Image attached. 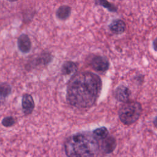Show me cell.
<instances>
[{
    "instance_id": "obj_1",
    "label": "cell",
    "mask_w": 157,
    "mask_h": 157,
    "mask_svg": "<svg viewBox=\"0 0 157 157\" xmlns=\"http://www.w3.org/2000/svg\"><path fill=\"white\" fill-rule=\"evenodd\" d=\"M102 89L99 76L91 72L75 74L68 83L66 99L68 103L78 109L93 106L97 101Z\"/></svg>"
},
{
    "instance_id": "obj_2",
    "label": "cell",
    "mask_w": 157,
    "mask_h": 157,
    "mask_svg": "<svg viewBox=\"0 0 157 157\" xmlns=\"http://www.w3.org/2000/svg\"><path fill=\"white\" fill-rule=\"evenodd\" d=\"M99 147L98 139L90 132L72 134L66 139L64 145L67 157H98Z\"/></svg>"
},
{
    "instance_id": "obj_3",
    "label": "cell",
    "mask_w": 157,
    "mask_h": 157,
    "mask_svg": "<svg viewBox=\"0 0 157 157\" xmlns=\"http://www.w3.org/2000/svg\"><path fill=\"white\" fill-rule=\"evenodd\" d=\"M142 110V106L139 102L128 101L119 109V118L123 124L130 125L135 123L139 118Z\"/></svg>"
},
{
    "instance_id": "obj_4",
    "label": "cell",
    "mask_w": 157,
    "mask_h": 157,
    "mask_svg": "<svg viewBox=\"0 0 157 157\" xmlns=\"http://www.w3.org/2000/svg\"><path fill=\"white\" fill-rule=\"evenodd\" d=\"M90 66L97 72H104L109 69L110 63L109 59L105 56L95 55L90 61Z\"/></svg>"
},
{
    "instance_id": "obj_5",
    "label": "cell",
    "mask_w": 157,
    "mask_h": 157,
    "mask_svg": "<svg viewBox=\"0 0 157 157\" xmlns=\"http://www.w3.org/2000/svg\"><path fill=\"white\" fill-rule=\"evenodd\" d=\"M110 32L115 35H120L124 33L126 29V23L121 19L117 18L113 20L108 25Z\"/></svg>"
},
{
    "instance_id": "obj_6",
    "label": "cell",
    "mask_w": 157,
    "mask_h": 157,
    "mask_svg": "<svg viewBox=\"0 0 157 157\" xmlns=\"http://www.w3.org/2000/svg\"><path fill=\"white\" fill-rule=\"evenodd\" d=\"M21 106L23 113L26 115L31 114L34 109L35 104L33 96L28 93L24 94L21 99Z\"/></svg>"
},
{
    "instance_id": "obj_7",
    "label": "cell",
    "mask_w": 157,
    "mask_h": 157,
    "mask_svg": "<svg viewBox=\"0 0 157 157\" xmlns=\"http://www.w3.org/2000/svg\"><path fill=\"white\" fill-rule=\"evenodd\" d=\"M17 46L19 50L23 53H28L31 49V42L26 34H21L17 39Z\"/></svg>"
},
{
    "instance_id": "obj_8",
    "label": "cell",
    "mask_w": 157,
    "mask_h": 157,
    "mask_svg": "<svg viewBox=\"0 0 157 157\" xmlns=\"http://www.w3.org/2000/svg\"><path fill=\"white\" fill-rule=\"evenodd\" d=\"M131 95L130 90L124 85L118 86L115 91V97L120 102H127Z\"/></svg>"
},
{
    "instance_id": "obj_9",
    "label": "cell",
    "mask_w": 157,
    "mask_h": 157,
    "mask_svg": "<svg viewBox=\"0 0 157 157\" xmlns=\"http://www.w3.org/2000/svg\"><path fill=\"white\" fill-rule=\"evenodd\" d=\"M117 146V142L115 139L112 136H107L106 138L102 139L101 143V149L105 153H112Z\"/></svg>"
},
{
    "instance_id": "obj_10",
    "label": "cell",
    "mask_w": 157,
    "mask_h": 157,
    "mask_svg": "<svg viewBox=\"0 0 157 157\" xmlns=\"http://www.w3.org/2000/svg\"><path fill=\"white\" fill-rule=\"evenodd\" d=\"M53 59L52 55L47 52H43L39 56H38L36 58H35L31 63H33L34 66H46Z\"/></svg>"
},
{
    "instance_id": "obj_11",
    "label": "cell",
    "mask_w": 157,
    "mask_h": 157,
    "mask_svg": "<svg viewBox=\"0 0 157 157\" xmlns=\"http://www.w3.org/2000/svg\"><path fill=\"white\" fill-rule=\"evenodd\" d=\"M78 69L77 64L73 61H65L61 67V73L63 75H75Z\"/></svg>"
},
{
    "instance_id": "obj_12",
    "label": "cell",
    "mask_w": 157,
    "mask_h": 157,
    "mask_svg": "<svg viewBox=\"0 0 157 157\" xmlns=\"http://www.w3.org/2000/svg\"><path fill=\"white\" fill-rule=\"evenodd\" d=\"M71 14V7L67 5L61 6L56 11V17L61 20H67Z\"/></svg>"
},
{
    "instance_id": "obj_13",
    "label": "cell",
    "mask_w": 157,
    "mask_h": 157,
    "mask_svg": "<svg viewBox=\"0 0 157 157\" xmlns=\"http://www.w3.org/2000/svg\"><path fill=\"white\" fill-rule=\"evenodd\" d=\"M94 4L96 6H102L104 8L106 9L109 12L112 13L117 12L118 9L115 4L110 2L108 0H95Z\"/></svg>"
},
{
    "instance_id": "obj_14",
    "label": "cell",
    "mask_w": 157,
    "mask_h": 157,
    "mask_svg": "<svg viewBox=\"0 0 157 157\" xmlns=\"http://www.w3.org/2000/svg\"><path fill=\"white\" fill-rule=\"evenodd\" d=\"M93 134L97 139L102 140L108 136L109 131L105 127L102 126L94 129L93 131Z\"/></svg>"
},
{
    "instance_id": "obj_15",
    "label": "cell",
    "mask_w": 157,
    "mask_h": 157,
    "mask_svg": "<svg viewBox=\"0 0 157 157\" xmlns=\"http://www.w3.org/2000/svg\"><path fill=\"white\" fill-rule=\"evenodd\" d=\"M12 92V87L8 83L4 82L0 83V96L6 98Z\"/></svg>"
},
{
    "instance_id": "obj_16",
    "label": "cell",
    "mask_w": 157,
    "mask_h": 157,
    "mask_svg": "<svg viewBox=\"0 0 157 157\" xmlns=\"http://www.w3.org/2000/svg\"><path fill=\"white\" fill-rule=\"evenodd\" d=\"M1 123L5 127H10L15 123V120L12 116L6 117L2 120Z\"/></svg>"
},
{
    "instance_id": "obj_17",
    "label": "cell",
    "mask_w": 157,
    "mask_h": 157,
    "mask_svg": "<svg viewBox=\"0 0 157 157\" xmlns=\"http://www.w3.org/2000/svg\"><path fill=\"white\" fill-rule=\"evenodd\" d=\"M152 47L155 52H157V37L152 41Z\"/></svg>"
},
{
    "instance_id": "obj_18",
    "label": "cell",
    "mask_w": 157,
    "mask_h": 157,
    "mask_svg": "<svg viewBox=\"0 0 157 157\" xmlns=\"http://www.w3.org/2000/svg\"><path fill=\"white\" fill-rule=\"evenodd\" d=\"M153 124L155 125V126L157 128V117H156V118L154 119V121H153Z\"/></svg>"
},
{
    "instance_id": "obj_19",
    "label": "cell",
    "mask_w": 157,
    "mask_h": 157,
    "mask_svg": "<svg viewBox=\"0 0 157 157\" xmlns=\"http://www.w3.org/2000/svg\"><path fill=\"white\" fill-rule=\"evenodd\" d=\"M9 2H15V1H17L18 0H7Z\"/></svg>"
}]
</instances>
